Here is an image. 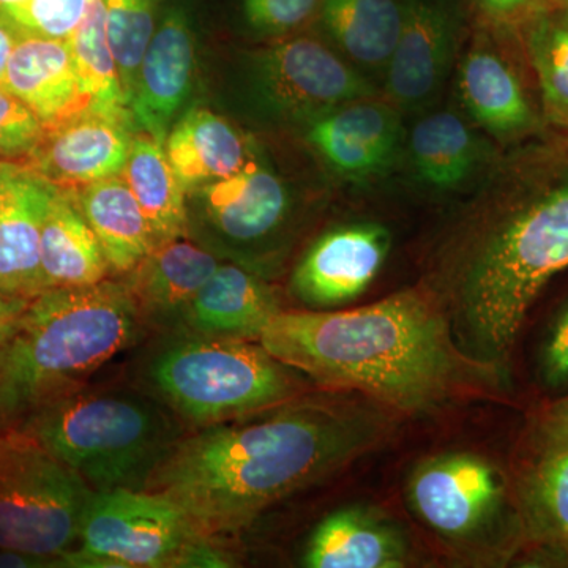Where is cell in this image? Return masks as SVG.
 <instances>
[{
	"label": "cell",
	"instance_id": "1",
	"mask_svg": "<svg viewBox=\"0 0 568 568\" xmlns=\"http://www.w3.org/2000/svg\"><path fill=\"white\" fill-rule=\"evenodd\" d=\"M381 435L383 420L368 409L294 398L182 436L144 489L178 504L212 540L323 480Z\"/></svg>",
	"mask_w": 568,
	"mask_h": 568
},
{
	"label": "cell",
	"instance_id": "2",
	"mask_svg": "<svg viewBox=\"0 0 568 568\" xmlns=\"http://www.w3.org/2000/svg\"><path fill=\"white\" fill-rule=\"evenodd\" d=\"M257 342L321 386L364 392L402 410L444 402L478 368L417 290L349 312H282Z\"/></svg>",
	"mask_w": 568,
	"mask_h": 568
},
{
	"label": "cell",
	"instance_id": "3",
	"mask_svg": "<svg viewBox=\"0 0 568 568\" xmlns=\"http://www.w3.org/2000/svg\"><path fill=\"white\" fill-rule=\"evenodd\" d=\"M568 268V133L540 149L467 268L459 323L484 362L504 361L530 306Z\"/></svg>",
	"mask_w": 568,
	"mask_h": 568
},
{
	"label": "cell",
	"instance_id": "4",
	"mask_svg": "<svg viewBox=\"0 0 568 568\" xmlns=\"http://www.w3.org/2000/svg\"><path fill=\"white\" fill-rule=\"evenodd\" d=\"M148 332L125 284L51 287L26 306L0 343V432L84 387Z\"/></svg>",
	"mask_w": 568,
	"mask_h": 568
},
{
	"label": "cell",
	"instance_id": "5",
	"mask_svg": "<svg viewBox=\"0 0 568 568\" xmlns=\"http://www.w3.org/2000/svg\"><path fill=\"white\" fill-rule=\"evenodd\" d=\"M92 491L144 489L183 436L174 414L138 388H88L41 407L20 426Z\"/></svg>",
	"mask_w": 568,
	"mask_h": 568
},
{
	"label": "cell",
	"instance_id": "6",
	"mask_svg": "<svg viewBox=\"0 0 568 568\" xmlns=\"http://www.w3.org/2000/svg\"><path fill=\"white\" fill-rule=\"evenodd\" d=\"M159 335L142 358L141 388L192 432L283 405L301 392L294 369L260 342L186 328Z\"/></svg>",
	"mask_w": 568,
	"mask_h": 568
},
{
	"label": "cell",
	"instance_id": "7",
	"mask_svg": "<svg viewBox=\"0 0 568 568\" xmlns=\"http://www.w3.org/2000/svg\"><path fill=\"white\" fill-rule=\"evenodd\" d=\"M63 567H223L226 559L178 504L148 489L93 491Z\"/></svg>",
	"mask_w": 568,
	"mask_h": 568
},
{
	"label": "cell",
	"instance_id": "8",
	"mask_svg": "<svg viewBox=\"0 0 568 568\" xmlns=\"http://www.w3.org/2000/svg\"><path fill=\"white\" fill-rule=\"evenodd\" d=\"M92 493L33 437L0 432V549L62 558L77 547Z\"/></svg>",
	"mask_w": 568,
	"mask_h": 568
},
{
	"label": "cell",
	"instance_id": "9",
	"mask_svg": "<svg viewBox=\"0 0 568 568\" xmlns=\"http://www.w3.org/2000/svg\"><path fill=\"white\" fill-rule=\"evenodd\" d=\"M197 194V224L204 248L233 254L239 265L261 263L290 222L291 196L267 168L253 162L230 178L207 183ZM256 274V272H254Z\"/></svg>",
	"mask_w": 568,
	"mask_h": 568
},
{
	"label": "cell",
	"instance_id": "10",
	"mask_svg": "<svg viewBox=\"0 0 568 568\" xmlns=\"http://www.w3.org/2000/svg\"><path fill=\"white\" fill-rule=\"evenodd\" d=\"M254 82L268 110L305 123L338 104L376 95L357 67L310 37L257 52Z\"/></svg>",
	"mask_w": 568,
	"mask_h": 568
},
{
	"label": "cell",
	"instance_id": "11",
	"mask_svg": "<svg viewBox=\"0 0 568 568\" xmlns=\"http://www.w3.org/2000/svg\"><path fill=\"white\" fill-rule=\"evenodd\" d=\"M418 517L450 538L478 532L503 500V480L491 463L473 454H447L418 466L409 484Z\"/></svg>",
	"mask_w": 568,
	"mask_h": 568
},
{
	"label": "cell",
	"instance_id": "12",
	"mask_svg": "<svg viewBox=\"0 0 568 568\" xmlns=\"http://www.w3.org/2000/svg\"><path fill=\"white\" fill-rule=\"evenodd\" d=\"M130 114L88 110L47 130L31 166L63 190H78L122 174L134 134Z\"/></svg>",
	"mask_w": 568,
	"mask_h": 568
},
{
	"label": "cell",
	"instance_id": "13",
	"mask_svg": "<svg viewBox=\"0 0 568 568\" xmlns=\"http://www.w3.org/2000/svg\"><path fill=\"white\" fill-rule=\"evenodd\" d=\"M58 186L22 163L0 162V293L31 302L48 290L41 226Z\"/></svg>",
	"mask_w": 568,
	"mask_h": 568
},
{
	"label": "cell",
	"instance_id": "14",
	"mask_svg": "<svg viewBox=\"0 0 568 568\" xmlns=\"http://www.w3.org/2000/svg\"><path fill=\"white\" fill-rule=\"evenodd\" d=\"M390 248L386 227L353 223L335 227L310 246L295 267L294 294L310 306L354 301L379 274Z\"/></svg>",
	"mask_w": 568,
	"mask_h": 568
},
{
	"label": "cell",
	"instance_id": "15",
	"mask_svg": "<svg viewBox=\"0 0 568 568\" xmlns=\"http://www.w3.org/2000/svg\"><path fill=\"white\" fill-rule=\"evenodd\" d=\"M306 138L332 170L361 181L383 174L395 162L402 145V119L395 106L366 97L306 122Z\"/></svg>",
	"mask_w": 568,
	"mask_h": 568
},
{
	"label": "cell",
	"instance_id": "16",
	"mask_svg": "<svg viewBox=\"0 0 568 568\" xmlns=\"http://www.w3.org/2000/svg\"><path fill=\"white\" fill-rule=\"evenodd\" d=\"M194 73V43L181 9L168 11L145 51L129 110L134 126L164 144L175 115L189 100Z\"/></svg>",
	"mask_w": 568,
	"mask_h": 568
},
{
	"label": "cell",
	"instance_id": "17",
	"mask_svg": "<svg viewBox=\"0 0 568 568\" xmlns=\"http://www.w3.org/2000/svg\"><path fill=\"white\" fill-rule=\"evenodd\" d=\"M455 20L437 0H407L406 17L387 63L386 91L395 106L417 110L446 81L455 50Z\"/></svg>",
	"mask_w": 568,
	"mask_h": 568
},
{
	"label": "cell",
	"instance_id": "18",
	"mask_svg": "<svg viewBox=\"0 0 568 568\" xmlns=\"http://www.w3.org/2000/svg\"><path fill=\"white\" fill-rule=\"evenodd\" d=\"M219 265L203 245L179 237L156 245L123 284L148 331L164 334L183 327L193 298Z\"/></svg>",
	"mask_w": 568,
	"mask_h": 568
},
{
	"label": "cell",
	"instance_id": "19",
	"mask_svg": "<svg viewBox=\"0 0 568 568\" xmlns=\"http://www.w3.org/2000/svg\"><path fill=\"white\" fill-rule=\"evenodd\" d=\"M2 85L31 108L44 130L92 108L67 40L17 39Z\"/></svg>",
	"mask_w": 568,
	"mask_h": 568
},
{
	"label": "cell",
	"instance_id": "20",
	"mask_svg": "<svg viewBox=\"0 0 568 568\" xmlns=\"http://www.w3.org/2000/svg\"><path fill=\"white\" fill-rule=\"evenodd\" d=\"M458 85L474 121L499 141L526 140L545 125L518 71L499 52L470 51L459 65Z\"/></svg>",
	"mask_w": 568,
	"mask_h": 568
},
{
	"label": "cell",
	"instance_id": "21",
	"mask_svg": "<svg viewBox=\"0 0 568 568\" xmlns=\"http://www.w3.org/2000/svg\"><path fill=\"white\" fill-rule=\"evenodd\" d=\"M278 313V298L260 275L244 265L220 264L193 298L182 328L257 342Z\"/></svg>",
	"mask_w": 568,
	"mask_h": 568
},
{
	"label": "cell",
	"instance_id": "22",
	"mask_svg": "<svg viewBox=\"0 0 568 568\" xmlns=\"http://www.w3.org/2000/svg\"><path fill=\"white\" fill-rule=\"evenodd\" d=\"M163 149L186 193L230 178L254 160L242 134L205 108L186 111L168 133Z\"/></svg>",
	"mask_w": 568,
	"mask_h": 568
},
{
	"label": "cell",
	"instance_id": "23",
	"mask_svg": "<svg viewBox=\"0 0 568 568\" xmlns=\"http://www.w3.org/2000/svg\"><path fill=\"white\" fill-rule=\"evenodd\" d=\"M407 549L398 530L365 508L347 507L325 517L305 545L310 568L405 567Z\"/></svg>",
	"mask_w": 568,
	"mask_h": 568
},
{
	"label": "cell",
	"instance_id": "24",
	"mask_svg": "<svg viewBox=\"0 0 568 568\" xmlns=\"http://www.w3.org/2000/svg\"><path fill=\"white\" fill-rule=\"evenodd\" d=\"M40 263L48 290L91 286L111 271L73 190L58 186L52 196L41 226Z\"/></svg>",
	"mask_w": 568,
	"mask_h": 568
},
{
	"label": "cell",
	"instance_id": "25",
	"mask_svg": "<svg viewBox=\"0 0 568 568\" xmlns=\"http://www.w3.org/2000/svg\"><path fill=\"white\" fill-rule=\"evenodd\" d=\"M74 192L111 271L129 274L155 248L148 219L122 174L89 183Z\"/></svg>",
	"mask_w": 568,
	"mask_h": 568
},
{
	"label": "cell",
	"instance_id": "26",
	"mask_svg": "<svg viewBox=\"0 0 568 568\" xmlns=\"http://www.w3.org/2000/svg\"><path fill=\"white\" fill-rule=\"evenodd\" d=\"M406 2L402 0H324L325 31L358 69L383 70L394 54Z\"/></svg>",
	"mask_w": 568,
	"mask_h": 568
},
{
	"label": "cell",
	"instance_id": "27",
	"mask_svg": "<svg viewBox=\"0 0 568 568\" xmlns=\"http://www.w3.org/2000/svg\"><path fill=\"white\" fill-rule=\"evenodd\" d=\"M122 175L148 219L155 246L186 237V190L174 173L163 144L142 130L134 132Z\"/></svg>",
	"mask_w": 568,
	"mask_h": 568
},
{
	"label": "cell",
	"instance_id": "28",
	"mask_svg": "<svg viewBox=\"0 0 568 568\" xmlns=\"http://www.w3.org/2000/svg\"><path fill=\"white\" fill-rule=\"evenodd\" d=\"M519 24L545 125L568 133V0H547Z\"/></svg>",
	"mask_w": 568,
	"mask_h": 568
},
{
	"label": "cell",
	"instance_id": "29",
	"mask_svg": "<svg viewBox=\"0 0 568 568\" xmlns=\"http://www.w3.org/2000/svg\"><path fill=\"white\" fill-rule=\"evenodd\" d=\"M409 153L420 179L435 189H455L477 170L480 142L458 114L433 112L414 125Z\"/></svg>",
	"mask_w": 568,
	"mask_h": 568
},
{
	"label": "cell",
	"instance_id": "30",
	"mask_svg": "<svg viewBox=\"0 0 568 568\" xmlns=\"http://www.w3.org/2000/svg\"><path fill=\"white\" fill-rule=\"evenodd\" d=\"M67 43L80 74L82 88L91 95L92 110L110 114H130L118 63L108 40L103 0H88L84 17Z\"/></svg>",
	"mask_w": 568,
	"mask_h": 568
},
{
	"label": "cell",
	"instance_id": "31",
	"mask_svg": "<svg viewBox=\"0 0 568 568\" xmlns=\"http://www.w3.org/2000/svg\"><path fill=\"white\" fill-rule=\"evenodd\" d=\"M534 537L568 559V446L544 450L525 493Z\"/></svg>",
	"mask_w": 568,
	"mask_h": 568
},
{
	"label": "cell",
	"instance_id": "32",
	"mask_svg": "<svg viewBox=\"0 0 568 568\" xmlns=\"http://www.w3.org/2000/svg\"><path fill=\"white\" fill-rule=\"evenodd\" d=\"M106 10L108 40L119 77H121L126 106L132 100L138 70L153 33V0H103Z\"/></svg>",
	"mask_w": 568,
	"mask_h": 568
},
{
	"label": "cell",
	"instance_id": "33",
	"mask_svg": "<svg viewBox=\"0 0 568 568\" xmlns=\"http://www.w3.org/2000/svg\"><path fill=\"white\" fill-rule=\"evenodd\" d=\"M88 0H21L0 9V20L20 37L69 40L84 17Z\"/></svg>",
	"mask_w": 568,
	"mask_h": 568
},
{
	"label": "cell",
	"instance_id": "34",
	"mask_svg": "<svg viewBox=\"0 0 568 568\" xmlns=\"http://www.w3.org/2000/svg\"><path fill=\"white\" fill-rule=\"evenodd\" d=\"M44 133L31 108L0 84V162L28 164Z\"/></svg>",
	"mask_w": 568,
	"mask_h": 568
},
{
	"label": "cell",
	"instance_id": "35",
	"mask_svg": "<svg viewBox=\"0 0 568 568\" xmlns=\"http://www.w3.org/2000/svg\"><path fill=\"white\" fill-rule=\"evenodd\" d=\"M320 0H245L246 20L256 31L286 33L304 24Z\"/></svg>",
	"mask_w": 568,
	"mask_h": 568
},
{
	"label": "cell",
	"instance_id": "36",
	"mask_svg": "<svg viewBox=\"0 0 568 568\" xmlns=\"http://www.w3.org/2000/svg\"><path fill=\"white\" fill-rule=\"evenodd\" d=\"M538 368L549 390H568V298L549 325Z\"/></svg>",
	"mask_w": 568,
	"mask_h": 568
},
{
	"label": "cell",
	"instance_id": "37",
	"mask_svg": "<svg viewBox=\"0 0 568 568\" xmlns=\"http://www.w3.org/2000/svg\"><path fill=\"white\" fill-rule=\"evenodd\" d=\"M537 436L544 450L568 446V396L545 410Z\"/></svg>",
	"mask_w": 568,
	"mask_h": 568
},
{
	"label": "cell",
	"instance_id": "38",
	"mask_svg": "<svg viewBox=\"0 0 568 568\" xmlns=\"http://www.w3.org/2000/svg\"><path fill=\"white\" fill-rule=\"evenodd\" d=\"M547 0H477L489 17L503 22H521Z\"/></svg>",
	"mask_w": 568,
	"mask_h": 568
},
{
	"label": "cell",
	"instance_id": "39",
	"mask_svg": "<svg viewBox=\"0 0 568 568\" xmlns=\"http://www.w3.org/2000/svg\"><path fill=\"white\" fill-rule=\"evenodd\" d=\"M63 567L62 558L31 555V552L0 549V568H48Z\"/></svg>",
	"mask_w": 568,
	"mask_h": 568
},
{
	"label": "cell",
	"instance_id": "40",
	"mask_svg": "<svg viewBox=\"0 0 568 568\" xmlns=\"http://www.w3.org/2000/svg\"><path fill=\"white\" fill-rule=\"evenodd\" d=\"M28 304V301H20L0 293V343L9 336Z\"/></svg>",
	"mask_w": 568,
	"mask_h": 568
},
{
	"label": "cell",
	"instance_id": "41",
	"mask_svg": "<svg viewBox=\"0 0 568 568\" xmlns=\"http://www.w3.org/2000/svg\"><path fill=\"white\" fill-rule=\"evenodd\" d=\"M14 44H17V37L7 28L6 22L0 20V84H2L3 78H6L7 67H9Z\"/></svg>",
	"mask_w": 568,
	"mask_h": 568
},
{
	"label": "cell",
	"instance_id": "42",
	"mask_svg": "<svg viewBox=\"0 0 568 568\" xmlns=\"http://www.w3.org/2000/svg\"><path fill=\"white\" fill-rule=\"evenodd\" d=\"M21 2V0H0V9L6 6H11V3Z\"/></svg>",
	"mask_w": 568,
	"mask_h": 568
}]
</instances>
